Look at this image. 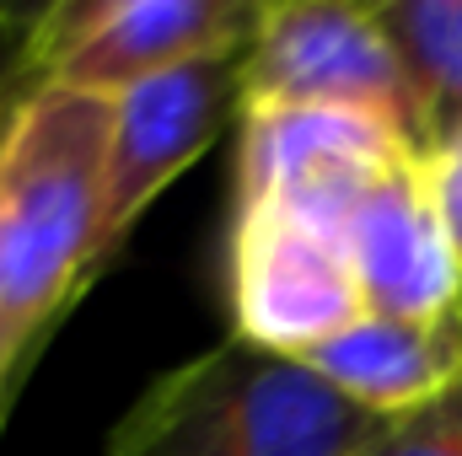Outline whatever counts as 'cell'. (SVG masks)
<instances>
[{
    "label": "cell",
    "mask_w": 462,
    "mask_h": 456,
    "mask_svg": "<svg viewBox=\"0 0 462 456\" xmlns=\"http://www.w3.org/2000/svg\"><path fill=\"white\" fill-rule=\"evenodd\" d=\"M108 134V97L38 87L0 140V296L32 354L103 274Z\"/></svg>",
    "instance_id": "1"
},
{
    "label": "cell",
    "mask_w": 462,
    "mask_h": 456,
    "mask_svg": "<svg viewBox=\"0 0 462 456\" xmlns=\"http://www.w3.org/2000/svg\"><path fill=\"white\" fill-rule=\"evenodd\" d=\"M382 430L307 360L226 339L162 370L103 456H360Z\"/></svg>",
    "instance_id": "2"
},
{
    "label": "cell",
    "mask_w": 462,
    "mask_h": 456,
    "mask_svg": "<svg viewBox=\"0 0 462 456\" xmlns=\"http://www.w3.org/2000/svg\"><path fill=\"white\" fill-rule=\"evenodd\" d=\"M247 108H345L393 123L414 145V97L376 22V5L345 0H274L258 5L242 54Z\"/></svg>",
    "instance_id": "3"
},
{
    "label": "cell",
    "mask_w": 462,
    "mask_h": 456,
    "mask_svg": "<svg viewBox=\"0 0 462 456\" xmlns=\"http://www.w3.org/2000/svg\"><path fill=\"white\" fill-rule=\"evenodd\" d=\"M226 301L231 339L291 360L312 354L355 317H365L345 231L280 205H231Z\"/></svg>",
    "instance_id": "4"
},
{
    "label": "cell",
    "mask_w": 462,
    "mask_h": 456,
    "mask_svg": "<svg viewBox=\"0 0 462 456\" xmlns=\"http://www.w3.org/2000/svg\"><path fill=\"white\" fill-rule=\"evenodd\" d=\"M258 0H60L38 5L32 59L43 87L124 97L199 54L247 43Z\"/></svg>",
    "instance_id": "5"
},
{
    "label": "cell",
    "mask_w": 462,
    "mask_h": 456,
    "mask_svg": "<svg viewBox=\"0 0 462 456\" xmlns=\"http://www.w3.org/2000/svg\"><path fill=\"white\" fill-rule=\"evenodd\" d=\"M242 54L247 43H231L114 97L108 194H103V242H97L103 269L118 258L140 215L221 140L226 123L242 118Z\"/></svg>",
    "instance_id": "6"
},
{
    "label": "cell",
    "mask_w": 462,
    "mask_h": 456,
    "mask_svg": "<svg viewBox=\"0 0 462 456\" xmlns=\"http://www.w3.org/2000/svg\"><path fill=\"white\" fill-rule=\"evenodd\" d=\"M414 145L345 108H247L236 118L231 205H280L345 231L360 194ZM420 156V150H414Z\"/></svg>",
    "instance_id": "7"
},
{
    "label": "cell",
    "mask_w": 462,
    "mask_h": 456,
    "mask_svg": "<svg viewBox=\"0 0 462 456\" xmlns=\"http://www.w3.org/2000/svg\"><path fill=\"white\" fill-rule=\"evenodd\" d=\"M345 252L371 317H447L462 306V258L447 231L430 161H393L349 210Z\"/></svg>",
    "instance_id": "8"
},
{
    "label": "cell",
    "mask_w": 462,
    "mask_h": 456,
    "mask_svg": "<svg viewBox=\"0 0 462 456\" xmlns=\"http://www.w3.org/2000/svg\"><path fill=\"white\" fill-rule=\"evenodd\" d=\"M328 387L376 419L414 414L462 381V306L447 317H355L301 354Z\"/></svg>",
    "instance_id": "9"
},
{
    "label": "cell",
    "mask_w": 462,
    "mask_h": 456,
    "mask_svg": "<svg viewBox=\"0 0 462 456\" xmlns=\"http://www.w3.org/2000/svg\"><path fill=\"white\" fill-rule=\"evenodd\" d=\"M376 22L409 76L414 150L430 161L462 134V0H382Z\"/></svg>",
    "instance_id": "10"
},
{
    "label": "cell",
    "mask_w": 462,
    "mask_h": 456,
    "mask_svg": "<svg viewBox=\"0 0 462 456\" xmlns=\"http://www.w3.org/2000/svg\"><path fill=\"white\" fill-rule=\"evenodd\" d=\"M360 456H462V381L436 403L387 419V430Z\"/></svg>",
    "instance_id": "11"
},
{
    "label": "cell",
    "mask_w": 462,
    "mask_h": 456,
    "mask_svg": "<svg viewBox=\"0 0 462 456\" xmlns=\"http://www.w3.org/2000/svg\"><path fill=\"white\" fill-rule=\"evenodd\" d=\"M32 22H38V5H27V11L0 5V140L11 134L22 103L43 87L38 59H32Z\"/></svg>",
    "instance_id": "12"
},
{
    "label": "cell",
    "mask_w": 462,
    "mask_h": 456,
    "mask_svg": "<svg viewBox=\"0 0 462 456\" xmlns=\"http://www.w3.org/2000/svg\"><path fill=\"white\" fill-rule=\"evenodd\" d=\"M32 365H38V354L22 339V328H16V317H11V306L0 296V424H5V414H11V403H16V392H22Z\"/></svg>",
    "instance_id": "13"
},
{
    "label": "cell",
    "mask_w": 462,
    "mask_h": 456,
    "mask_svg": "<svg viewBox=\"0 0 462 456\" xmlns=\"http://www.w3.org/2000/svg\"><path fill=\"white\" fill-rule=\"evenodd\" d=\"M430 183H436V199H441V215H447V231L457 242V258H462V134L430 156Z\"/></svg>",
    "instance_id": "14"
}]
</instances>
